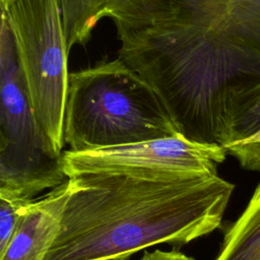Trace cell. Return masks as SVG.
<instances>
[{"label": "cell", "instance_id": "1", "mask_svg": "<svg viewBox=\"0 0 260 260\" xmlns=\"http://www.w3.org/2000/svg\"><path fill=\"white\" fill-rule=\"evenodd\" d=\"M68 181L44 260H128L151 246H185L221 225L235 189L218 174L94 173Z\"/></svg>", "mask_w": 260, "mask_h": 260}, {"label": "cell", "instance_id": "2", "mask_svg": "<svg viewBox=\"0 0 260 260\" xmlns=\"http://www.w3.org/2000/svg\"><path fill=\"white\" fill-rule=\"evenodd\" d=\"M63 131L71 151L182 135L153 86L119 57L69 74Z\"/></svg>", "mask_w": 260, "mask_h": 260}, {"label": "cell", "instance_id": "3", "mask_svg": "<svg viewBox=\"0 0 260 260\" xmlns=\"http://www.w3.org/2000/svg\"><path fill=\"white\" fill-rule=\"evenodd\" d=\"M0 40V195L31 201L68 180L64 151L55 148L35 114L2 16Z\"/></svg>", "mask_w": 260, "mask_h": 260}, {"label": "cell", "instance_id": "4", "mask_svg": "<svg viewBox=\"0 0 260 260\" xmlns=\"http://www.w3.org/2000/svg\"><path fill=\"white\" fill-rule=\"evenodd\" d=\"M35 114L58 151L64 146L67 58L59 0H15L1 9Z\"/></svg>", "mask_w": 260, "mask_h": 260}, {"label": "cell", "instance_id": "5", "mask_svg": "<svg viewBox=\"0 0 260 260\" xmlns=\"http://www.w3.org/2000/svg\"><path fill=\"white\" fill-rule=\"evenodd\" d=\"M217 143H202L183 135L120 146L63 153L67 178L94 173L216 175L225 159Z\"/></svg>", "mask_w": 260, "mask_h": 260}, {"label": "cell", "instance_id": "6", "mask_svg": "<svg viewBox=\"0 0 260 260\" xmlns=\"http://www.w3.org/2000/svg\"><path fill=\"white\" fill-rule=\"evenodd\" d=\"M175 18L201 26L234 54L250 89L260 83V0H172Z\"/></svg>", "mask_w": 260, "mask_h": 260}, {"label": "cell", "instance_id": "7", "mask_svg": "<svg viewBox=\"0 0 260 260\" xmlns=\"http://www.w3.org/2000/svg\"><path fill=\"white\" fill-rule=\"evenodd\" d=\"M68 52L90 39L103 17L111 18L118 35L141 30L175 18L172 0H59Z\"/></svg>", "mask_w": 260, "mask_h": 260}, {"label": "cell", "instance_id": "8", "mask_svg": "<svg viewBox=\"0 0 260 260\" xmlns=\"http://www.w3.org/2000/svg\"><path fill=\"white\" fill-rule=\"evenodd\" d=\"M68 193L67 180L30 201L0 260H44L58 232Z\"/></svg>", "mask_w": 260, "mask_h": 260}, {"label": "cell", "instance_id": "9", "mask_svg": "<svg viewBox=\"0 0 260 260\" xmlns=\"http://www.w3.org/2000/svg\"><path fill=\"white\" fill-rule=\"evenodd\" d=\"M215 260H260V183L240 216L224 230Z\"/></svg>", "mask_w": 260, "mask_h": 260}, {"label": "cell", "instance_id": "10", "mask_svg": "<svg viewBox=\"0 0 260 260\" xmlns=\"http://www.w3.org/2000/svg\"><path fill=\"white\" fill-rule=\"evenodd\" d=\"M260 129V83L240 95L229 111L217 136L224 147L243 140Z\"/></svg>", "mask_w": 260, "mask_h": 260}, {"label": "cell", "instance_id": "11", "mask_svg": "<svg viewBox=\"0 0 260 260\" xmlns=\"http://www.w3.org/2000/svg\"><path fill=\"white\" fill-rule=\"evenodd\" d=\"M29 203L30 201H21L0 195V254L8 246L19 219Z\"/></svg>", "mask_w": 260, "mask_h": 260}, {"label": "cell", "instance_id": "12", "mask_svg": "<svg viewBox=\"0 0 260 260\" xmlns=\"http://www.w3.org/2000/svg\"><path fill=\"white\" fill-rule=\"evenodd\" d=\"M222 148L226 154L235 157L243 169L260 173V129L251 136Z\"/></svg>", "mask_w": 260, "mask_h": 260}, {"label": "cell", "instance_id": "13", "mask_svg": "<svg viewBox=\"0 0 260 260\" xmlns=\"http://www.w3.org/2000/svg\"><path fill=\"white\" fill-rule=\"evenodd\" d=\"M139 260H194L191 256H188L179 250L161 251L154 250L152 252H144Z\"/></svg>", "mask_w": 260, "mask_h": 260}]
</instances>
